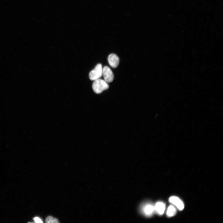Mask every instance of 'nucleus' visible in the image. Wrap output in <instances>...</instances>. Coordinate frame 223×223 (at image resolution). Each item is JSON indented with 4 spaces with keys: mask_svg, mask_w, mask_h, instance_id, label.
<instances>
[{
    "mask_svg": "<svg viewBox=\"0 0 223 223\" xmlns=\"http://www.w3.org/2000/svg\"><path fill=\"white\" fill-rule=\"evenodd\" d=\"M92 87L94 92L96 94H99L103 91L107 90L109 86L105 80L99 79L94 81Z\"/></svg>",
    "mask_w": 223,
    "mask_h": 223,
    "instance_id": "nucleus-1",
    "label": "nucleus"
},
{
    "mask_svg": "<svg viewBox=\"0 0 223 223\" xmlns=\"http://www.w3.org/2000/svg\"><path fill=\"white\" fill-rule=\"evenodd\" d=\"M102 65L100 64H97L95 68L89 73V79L92 81L99 79L102 76Z\"/></svg>",
    "mask_w": 223,
    "mask_h": 223,
    "instance_id": "nucleus-2",
    "label": "nucleus"
},
{
    "mask_svg": "<svg viewBox=\"0 0 223 223\" xmlns=\"http://www.w3.org/2000/svg\"><path fill=\"white\" fill-rule=\"evenodd\" d=\"M102 75L104 79L107 83H111L113 80V73L111 69L108 66H106L103 69Z\"/></svg>",
    "mask_w": 223,
    "mask_h": 223,
    "instance_id": "nucleus-3",
    "label": "nucleus"
},
{
    "mask_svg": "<svg viewBox=\"0 0 223 223\" xmlns=\"http://www.w3.org/2000/svg\"><path fill=\"white\" fill-rule=\"evenodd\" d=\"M169 202L175 206L178 210H183L184 205L183 202L179 198L175 196H172L169 199Z\"/></svg>",
    "mask_w": 223,
    "mask_h": 223,
    "instance_id": "nucleus-4",
    "label": "nucleus"
},
{
    "mask_svg": "<svg viewBox=\"0 0 223 223\" xmlns=\"http://www.w3.org/2000/svg\"><path fill=\"white\" fill-rule=\"evenodd\" d=\"M108 61L110 65L113 68H117L120 63V59L116 54H111L108 57Z\"/></svg>",
    "mask_w": 223,
    "mask_h": 223,
    "instance_id": "nucleus-5",
    "label": "nucleus"
},
{
    "mask_svg": "<svg viewBox=\"0 0 223 223\" xmlns=\"http://www.w3.org/2000/svg\"><path fill=\"white\" fill-rule=\"evenodd\" d=\"M165 205L162 202L157 203L154 207L155 211L160 215H162L165 210Z\"/></svg>",
    "mask_w": 223,
    "mask_h": 223,
    "instance_id": "nucleus-6",
    "label": "nucleus"
},
{
    "mask_svg": "<svg viewBox=\"0 0 223 223\" xmlns=\"http://www.w3.org/2000/svg\"><path fill=\"white\" fill-rule=\"evenodd\" d=\"M154 211V207L151 204L147 205L144 209V213L147 216L151 215Z\"/></svg>",
    "mask_w": 223,
    "mask_h": 223,
    "instance_id": "nucleus-7",
    "label": "nucleus"
},
{
    "mask_svg": "<svg viewBox=\"0 0 223 223\" xmlns=\"http://www.w3.org/2000/svg\"><path fill=\"white\" fill-rule=\"evenodd\" d=\"M176 213L175 208L173 205H170L168 208L167 213L168 217H171L174 216Z\"/></svg>",
    "mask_w": 223,
    "mask_h": 223,
    "instance_id": "nucleus-8",
    "label": "nucleus"
},
{
    "mask_svg": "<svg viewBox=\"0 0 223 223\" xmlns=\"http://www.w3.org/2000/svg\"><path fill=\"white\" fill-rule=\"evenodd\" d=\"M46 223H58L59 222L57 219L50 216L46 218Z\"/></svg>",
    "mask_w": 223,
    "mask_h": 223,
    "instance_id": "nucleus-9",
    "label": "nucleus"
},
{
    "mask_svg": "<svg viewBox=\"0 0 223 223\" xmlns=\"http://www.w3.org/2000/svg\"><path fill=\"white\" fill-rule=\"evenodd\" d=\"M34 220L35 223H43L42 220L39 217H36L34 218Z\"/></svg>",
    "mask_w": 223,
    "mask_h": 223,
    "instance_id": "nucleus-10",
    "label": "nucleus"
}]
</instances>
